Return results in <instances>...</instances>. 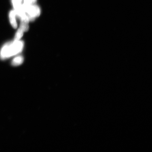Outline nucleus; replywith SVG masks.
Segmentation results:
<instances>
[{
  "mask_svg": "<svg viewBox=\"0 0 152 152\" xmlns=\"http://www.w3.org/2000/svg\"><path fill=\"white\" fill-rule=\"evenodd\" d=\"M17 17L16 12L14 10L10 11L9 14V18L11 26L14 28L18 27V24L17 23L16 17Z\"/></svg>",
  "mask_w": 152,
  "mask_h": 152,
  "instance_id": "7ed1b4c3",
  "label": "nucleus"
},
{
  "mask_svg": "<svg viewBox=\"0 0 152 152\" xmlns=\"http://www.w3.org/2000/svg\"><path fill=\"white\" fill-rule=\"evenodd\" d=\"M24 58L21 56H18L15 57L12 61V65L14 66L20 65L23 62Z\"/></svg>",
  "mask_w": 152,
  "mask_h": 152,
  "instance_id": "39448f33",
  "label": "nucleus"
},
{
  "mask_svg": "<svg viewBox=\"0 0 152 152\" xmlns=\"http://www.w3.org/2000/svg\"><path fill=\"white\" fill-rule=\"evenodd\" d=\"M14 10L16 12H18L22 9L23 0H11Z\"/></svg>",
  "mask_w": 152,
  "mask_h": 152,
  "instance_id": "20e7f679",
  "label": "nucleus"
},
{
  "mask_svg": "<svg viewBox=\"0 0 152 152\" xmlns=\"http://www.w3.org/2000/svg\"><path fill=\"white\" fill-rule=\"evenodd\" d=\"M24 44L22 41H15L6 43L0 51V58L4 60L21 52Z\"/></svg>",
  "mask_w": 152,
  "mask_h": 152,
  "instance_id": "f257e3e1",
  "label": "nucleus"
},
{
  "mask_svg": "<svg viewBox=\"0 0 152 152\" xmlns=\"http://www.w3.org/2000/svg\"><path fill=\"white\" fill-rule=\"evenodd\" d=\"M37 0H24L23 4L27 5H31L35 4L37 2Z\"/></svg>",
  "mask_w": 152,
  "mask_h": 152,
  "instance_id": "0eeeda50",
  "label": "nucleus"
},
{
  "mask_svg": "<svg viewBox=\"0 0 152 152\" xmlns=\"http://www.w3.org/2000/svg\"><path fill=\"white\" fill-rule=\"evenodd\" d=\"M24 32L20 28H19L18 31H17L16 35H15L14 40H20V39L22 38Z\"/></svg>",
  "mask_w": 152,
  "mask_h": 152,
  "instance_id": "423d86ee",
  "label": "nucleus"
},
{
  "mask_svg": "<svg viewBox=\"0 0 152 152\" xmlns=\"http://www.w3.org/2000/svg\"><path fill=\"white\" fill-rule=\"evenodd\" d=\"M23 7L26 14L27 15L29 21H33L39 17L41 14V10L38 5L35 4L27 5L23 4Z\"/></svg>",
  "mask_w": 152,
  "mask_h": 152,
  "instance_id": "f03ea898",
  "label": "nucleus"
}]
</instances>
